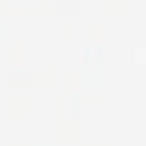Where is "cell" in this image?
I'll use <instances>...</instances> for the list:
<instances>
[{
    "mask_svg": "<svg viewBox=\"0 0 146 146\" xmlns=\"http://www.w3.org/2000/svg\"><path fill=\"white\" fill-rule=\"evenodd\" d=\"M105 93L107 94H116L118 93V86L115 83H111L110 80H107V85H105Z\"/></svg>",
    "mask_w": 146,
    "mask_h": 146,
    "instance_id": "1",
    "label": "cell"
},
{
    "mask_svg": "<svg viewBox=\"0 0 146 146\" xmlns=\"http://www.w3.org/2000/svg\"><path fill=\"white\" fill-rule=\"evenodd\" d=\"M130 141H132V143H141L143 141V137L140 135V133H137L135 130H132V132H130Z\"/></svg>",
    "mask_w": 146,
    "mask_h": 146,
    "instance_id": "2",
    "label": "cell"
},
{
    "mask_svg": "<svg viewBox=\"0 0 146 146\" xmlns=\"http://www.w3.org/2000/svg\"><path fill=\"white\" fill-rule=\"evenodd\" d=\"M118 72H119V74H121V76H123L126 80H129V76H130V71H129V69H119Z\"/></svg>",
    "mask_w": 146,
    "mask_h": 146,
    "instance_id": "3",
    "label": "cell"
},
{
    "mask_svg": "<svg viewBox=\"0 0 146 146\" xmlns=\"http://www.w3.org/2000/svg\"><path fill=\"white\" fill-rule=\"evenodd\" d=\"M141 123H143V124H145V126H146V118H145V119H143V121H141Z\"/></svg>",
    "mask_w": 146,
    "mask_h": 146,
    "instance_id": "4",
    "label": "cell"
}]
</instances>
